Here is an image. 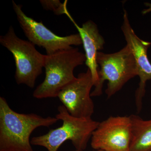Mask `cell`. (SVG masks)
<instances>
[{"label":"cell","mask_w":151,"mask_h":151,"mask_svg":"<svg viewBox=\"0 0 151 151\" xmlns=\"http://www.w3.org/2000/svg\"><path fill=\"white\" fill-rule=\"evenodd\" d=\"M58 121L55 117L17 113L5 98L0 97V151H34L30 140L33 132L38 127H49Z\"/></svg>","instance_id":"6da1fadb"},{"label":"cell","mask_w":151,"mask_h":151,"mask_svg":"<svg viewBox=\"0 0 151 151\" xmlns=\"http://www.w3.org/2000/svg\"><path fill=\"white\" fill-rule=\"evenodd\" d=\"M55 117L62 125L50 130L47 134L35 137L31 140L32 145L45 148L47 151H58L65 141H71L76 150L84 151L100 122L92 118H79L71 116L63 105L58 108Z\"/></svg>","instance_id":"7a4b0ae2"},{"label":"cell","mask_w":151,"mask_h":151,"mask_svg":"<svg viewBox=\"0 0 151 151\" xmlns=\"http://www.w3.org/2000/svg\"><path fill=\"white\" fill-rule=\"evenodd\" d=\"M85 61V54L73 47L45 55V78L34 91L33 97L38 99L58 97L61 90L75 80L76 68Z\"/></svg>","instance_id":"3957f363"},{"label":"cell","mask_w":151,"mask_h":151,"mask_svg":"<svg viewBox=\"0 0 151 151\" xmlns=\"http://www.w3.org/2000/svg\"><path fill=\"white\" fill-rule=\"evenodd\" d=\"M97 61L100 69L98 85L91 92V97L100 96L103 84L108 81L105 93L110 98L123 88L130 79L138 76L137 68L132 50L128 45L112 53L99 52Z\"/></svg>","instance_id":"277c9868"},{"label":"cell","mask_w":151,"mask_h":151,"mask_svg":"<svg viewBox=\"0 0 151 151\" xmlns=\"http://www.w3.org/2000/svg\"><path fill=\"white\" fill-rule=\"evenodd\" d=\"M0 43L14 57L17 84L33 88L37 78L42 73L45 55L38 51L32 42L19 37L12 26L5 35L0 36Z\"/></svg>","instance_id":"5b68a950"},{"label":"cell","mask_w":151,"mask_h":151,"mask_svg":"<svg viewBox=\"0 0 151 151\" xmlns=\"http://www.w3.org/2000/svg\"><path fill=\"white\" fill-rule=\"evenodd\" d=\"M13 9L17 19L28 40L35 45L45 49L46 55H51L67 49L72 45L82 44L79 34L66 36L57 35L46 27L42 22H38L28 17L22 10V6L12 1Z\"/></svg>","instance_id":"8992f818"},{"label":"cell","mask_w":151,"mask_h":151,"mask_svg":"<svg viewBox=\"0 0 151 151\" xmlns=\"http://www.w3.org/2000/svg\"><path fill=\"white\" fill-rule=\"evenodd\" d=\"M132 124L130 116H111L99 123L91 139L96 150L130 151Z\"/></svg>","instance_id":"52a82bcc"},{"label":"cell","mask_w":151,"mask_h":151,"mask_svg":"<svg viewBox=\"0 0 151 151\" xmlns=\"http://www.w3.org/2000/svg\"><path fill=\"white\" fill-rule=\"evenodd\" d=\"M94 86L89 69L78 74L75 80L60 92L58 97L71 116L79 118H90L94 106L91 91Z\"/></svg>","instance_id":"ba28073f"},{"label":"cell","mask_w":151,"mask_h":151,"mask_svg":"<svg viewBox=\"0 0 151 151\" xmlns=\"http://www.w3.org/2000/svg\"><path fill=\"white\" fill-rule=\"evenodd\" d=\"M122 30L127 45L132 50L137 68L138 76L140 81L135 94L137 111L142 109L143 97L145 93L146 82L151 80V63L148 57L147 51L151 42L139 38L135 34L130 24L128 13L124 9Z\"/></svg>","instance_id":"9c48e42d"},{"label":"cell","mask_w":151,"mask_h":151,"mask_svg":"<svg viewBox=\"0 0 151 151\" xmlns=\"http://www.w3.org/2000/svg\"><path fill=\"white\" fill-rule=\"evenodd\" d=\"M66 15L74 25L81 38L85 51V64L91 72L94 87H96L99 81L97 54L99 50L103 49L105 40L100 34L97 25L92 21L85 22L82 26L80 27L76 24L69 12Z\"/></svg>","instance_id":"30bf717a"},{"label":"cell","mask_w":151,"mask_h":151,"mask_svg":"<svg viewBox=\"0 0 151 151\" xmlns=\"http://www.w3.org/2000/svg\"><path fill=\"white\" fill-rule=\"evenodd\" d=\"M130 117L132 124L130 151H151V119L144 120L135 115Z\"/></svg>","instance_id":"8fae6325"},{"label":"cell","mask_w":151,"mask_h":151,"mask_svg":"<svg viewBox=\"0 0 151 151\" xmlns=\"http://www.w3.org/2000/svg\"><path fill=\"white\" fill-rule=\"evenodd\" d=\"M40 1L44 9L52 11L56 15L66 14L68 12L66 0L63 3L58 0H40Z\"/></svg>","instance_id":"7c38bea8"},{"label":"cell","mask_w":151,"mask_h":151,"mask_svg":"<svg viewBox=\"0 0 151 151\" xmlns=\"http://www.w3.org/2000/svg\"><path fill=\"white\" fill-rule=\"evenodd\" d=\"M145 4L146 6L148 8L143 10L142 12V14L143 15L149 13L151 12V3H145Z\"/></svg>","instance_id":"4fadbf2b"},{"label":"cell","mask_w":151,"mask_h":151,"mask_svg":"<svg viewBox=\"0 0 151 151\" xmlns=\"http://www.w3.org/2000/svg\"><path fill=\"white\" fill-rule=\"evenodd\" d=\"M71 151H80V150H75ZM105 151L102 150H96V151Z\"/></svg>","instance_id":"5bb4252c"}]
</instances>
